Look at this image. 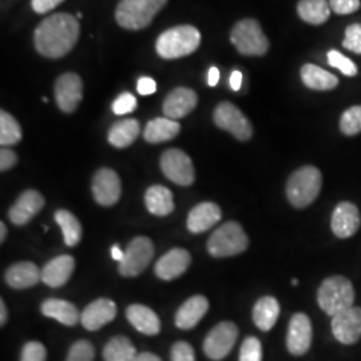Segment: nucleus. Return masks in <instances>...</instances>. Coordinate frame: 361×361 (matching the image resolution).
<instances>
[{
  "label": "nucleus",
  "instance_id": "7",
  "mask_svg": "<svg viewBox=\"0 0 361 361\" xmlns=\"http://www.w3.org/2000/svg\"><path fill=\"white\" fill-rule=\"evenodd\" d=\"M231 42L240 54L262 56L269 50V39L256 19H243L233 27Z\"/></svg>",
  "mask_w": 361,
  "mask_h": 361
},
{
  "label": "nucleus",
  "instance_id": "28",
  "mask_svg": "<svg viewBox=\"0 0 361 361\" xmlns=\"http://www.w3.org/2000/svg\"><path fill=\"white\" fill-rule=\"evenodd\" d=\"M180 123L174 119H170L168 116L155 118L146 125L143 137L149 143L168 142L180 134Z\"/></svg>",
  "mask_w": 361,
  "mask_h": 361
},
{
  "label": "nucleus",
  "instance_id": "21",
  "mask_svg": "<svg viewBox=\"0 0 361 361\" xmlns=\"http://www.w3.org/2000/svg\"><path fill=\"white\" fill-rule=\"evenodd\" d=\"M75 269V259L68 255L52 258L42 269V281L51 288H59L70 280Z\"/></svg>",
  "mask_w": 361,
  "mask_h": 361
},
{
  "label": "nucleus",
  "instance_id": "6",
  "mask_svg": "<svg viewBox=\"0 0 361 361\" xmlns=\"http://www.w3.org/2000/svg\"><path fill=\"white\" fill-rule=\"evenodd\" d=\"M168 0H121L116 11L118 25L138 31L149 26Z\"/></svg>",
  "mask_w": 361,
  "mask_h": 361
},
{
  "label": "nucleus",
  "instance_id": "2",
  "mask_svg": "<svg viewBox=\"0 0 361 361\" xmlns=\"http://www.w3.org/2000/svg\"><path fill=\"white\" fill-rule=\"evenodd\" d=\"M323 186V174L314 166H302L292 173L286 183V197L292 207L304 209L312 205Z\"/></svg>",
  "mask_w": 361,
  "mask_h": 361
},
{
  "label": "nucleus",
  "instance_id": "36",
  "mask_svg": "<svg viewBox=\"0 0 361 361\" xmlns=\"http://www.w3.org/2000/svg\"><path fill=\"white\" fill-rule=\"evenodd\" d=\"M340 131L344 135L353 137L361 133V104L352 106L340 118Z\"/></svg>",
  "mask_w": 361,
  "mask_h": 361
},
{
  "label": "nucleus",
  "instance_id": "11",
  "mask_svg": "<svg viewBox=\"0 0 361 361\" xmlns=\"http://www.w3.org/2000/svg\"><path fill=\"white\" fill-rule=\"evenodd\" d=\"M238 338V328L232 322L219 323L207 334L204 352L212 360H222L232 350Z\"/></svg>",
  "mask_w": 361,
  "mask_h": 361
},
{
  "label": "nucleus",
  "instance_id": "54",
  "mask_svg": "<svg viewBox=\"0 0 361 361\" xmlns=\"http://www.w3.org/2000/svg\"><path fill=\"white\" fill-rule=\"evenodd\" d=\"M292 285H298V281H297L296 279L292 280Z\"/></svg>",
  "mask_w": 361,
  "mask_h": 361
},
{
  "label": "nucleus",
  "instance_id": "33",
  "mask_svg": "<svg viewBox=\"0 0 361 361\" xmlns=\"http://www.w3.org/2000/svg\"><path fill=\"white\" fill-rule=\"evenodd\" d=\"M135 357V347L125 336L113 337L104 349V361H134Z\"/></svg>",
  "mask_w": 361,
  "mask_h": 361
},
{
  "label": "nucleus",
  "instance_id": "39",
  "mask_svg": "<svg viewBox=\"0 0 361 361\" xmlns=\"http://www.w3.org/2000/svg\"><path fill=\"white\" fill-rule=\"evenodd\" d=\"M95 356V349L90 341L80 340L68 350L66 361H92Z\"/></svg>",
  "mask_w": 361,
  "mask_h": 361
},
{
  "label": "nucleus",
  "instance_id": "29",
  "mask_svg": "<svg viewBox=\"0 0 361 361\" xmlns=\"http://www.w3.org/2000/svg\"><path fill=\"white\" fill-rule=\"evenodd\" d=\"M252 316L258 329L268 332L279 320L280 304L274 297H261L253 308Z\"/></svg>",
  "mask_w": 361,
  "mask_h": 361
},
{
  "label": "nucleus",
  "instance_id": "12",
  "mask_svg": "<svg viewBox=\"0 0 361 361\" xmlns=\"http://www.w3.org/2000/svg\"><path fill=\"white\" fill-rule=\"evenodd\" d=\"M83 98V83L75 73H65L55 82V99L63 113H74Z\"/></svg>",
  "mask_w": 361,
  "mask_h": 361
},
{
  "label": "nucleus",
  "instance_id": "22",
  "mask_svg": "<svg viewBox=\"0 0 361 361\" xmlns=\"http://www.w3.org/2000/svg\"><path fill=\"white\" fill-rule=\"evenodd\" d=\"M209 310V301L205 296L197 295L186 300L176 313V325L180 329H192Z\"/></svg>",
  "mask_w": 361,
  "mask_h": 361
},
{
  "label": "nucleus",
  "instance_id": "14",
  "mask_svg": "<svg viewBox=\"0 0 361 361\" xmlns=\"http://www.w3.org/2000/svg\"><path fill=\"white\" fill-rule=\"evenodd\" d=\"M92 195L102 207H113L121 198L122 185L113 169H99L92 178Z\"/></svg>",
  "mask_w": 361,
  "mask_h": 361
},
{
  "label": "nucleus",
  "instance_id": "8",
  "mask_svg": "<svg viewBox=\"0 0 361 361\" xmlns=\"http://www.w3.org/2000/svg\"><path fill=\"white\" fill-rule=\"evenodd\" d=\"M213 119L217 128L231 133L238 141L245 142L253 135V126L250 121L235 104L231 102L219 104L214 110Z\"/></svg>",
  "mask_w": 361,
  "mask_h": 361
},
{
  "label": "nucleus",
  "instance_id": "10",
  "mask_svg": "<svg viewBox=\"0 0 361 361\" xmlns=\"http://www.w3.org/2000/svg\"><path fill=\"white\" fill-rule=\"evenodd\" d=\"M161 169L166 178L180 186H190L195 180L192 158L180 149H169L162 154Z\"/></svg>",
  "mask_w": 361,
  "mask_h": 361
},
{
  "label": "nucleus",
  "instance_id": "40",
  "mask_svg": "<svg viewBox=\"0 0 361 361\" xmlns=\"http://www.w3.org/2000/svg\"><path fill=\"white\" fill-rule=\"evenodd\" d=\"M343 47L349 51L361 55V23H353L347 27Z\"/></svg>",
  "mask_w": 361,
  "mask_h": 361
},
{
  "label": "nucleus",
  "instance_id": "45",
  "mask_svg": "<svg viewBox=\"0 0 361 361\" xmlns=\"http://www.w3.org/2000/svg\"><path fill=\"white\" fill-rule=\"evenodd\" d=\"M18 162V155L13 153V150L3 147L0 150V170L1 171H7L10 169L13 168Z\"/></svg>",
  "mask_w": 361,
  "mask_h": 361
},
{
  "label": "nucleus",
  "instance_id": "38",
  "mask_svg": "<svg viewBox=\"0 0 361 361\" xmlns=\"http://www.w3.org/2000/svg\"><path fill=\"white\" fill-rule=\"evenodd\" d=\"M240 361H262V345L257 337H246L240 349Z\"/></svg>",
  "mask_w": 361,
  "mask_h": 361
},
{
  "label": "nucleus",
  "instance_id": "9",
  "mask_svg": "<svg viewBox=\"0 0 361 361\" xmlns=\"http://www.w3.org/2000/svg\"><path fill=\"white\" fill-rule=\"evenodd\" d=\"M154 256L153 241L147 237H135L130 243L125 257L119 262V273L123 277H135L141 274Z\"/></svg>",
  "mask_w": 361,
  "mask_h": 361
},
{
  "label": "nucleus",
  "instance_id": "48",
  "mask_svg": "<svg viewBox=\"0 0 361 361\" xmlns=\"http://www.w3.org/2000/svg\"><path fill=\"white\" fill-rule=\"evenodd\" d=\"M243 73H240V71H233L232 75L229 78V85H231V87H232L233 91H238L241 89V86H243Z\"/></svg>",
  "mask_w": 361,
  "mask_h": 361
},
{
  "label": "nucleus",
  "instance_id": "20",
  "mask_svg": "<svg viewBox=\"0 0 361 361\" xmlns=\"http://www.w3.org/2000/svg\"><path fill=\"white\" fill-rule=\"evenodd\" d=\"M198 104L195 91L188 87H177L164 101V114L170 119H180L190 114Z\"/></svg>",
  "mask_w": 361,
  "mask_h": 361
},
{
  "label": "nucleus",
  "instance_id": "17",
  "mask_svg": "<svg viewBox=\"0 0 361 361\" xmlns=\"http://www.w3.org/2000/svg\"><path fill=\"white\" fill-rule=\"evenodd\" d=\"M190 261L192 256L188 250L182 247H174L158 259V262L155 264V274L165 281L174 280L188 271V268L190 267Z\"/></svg>",
  "mask_w": 361,
  "mask_h": 361
},
{
  "label": "nucleus",
  "instance_id": "37",
  "mask_svg": "<svg viewBox=\"0 0 361 361\" xmlns=\"http://www.w3.org/2000/svg\"><path fill=\"white\" fill-rule=\"evenodd\" d=\"M328 63L340 70L345 77H355L359 73V68L353 63V61H350L337 50H331L328 52Z\"/></svg>",
  "mask_w": 361,
  "mask_h": 361
},
{
  "label": "nucleus",
  "instance_id": "16",
  "mask_svg": "<svg viewBox=\"0 0 361 361\" xmlns=\"http://www.w3.org/2000/svg\"><path fill=\"white\" fill-rule=\"evenodd\" d=\"M360 225V212L355 204L343 201L336 205L331 219V228L336 237L343 240L349 238L357 233Z\"/></svg>",
  "mask_w": 361,
  "mask_h": 361
},
{
  "label": "nucleus",
  "instance_id": "24",
  "mask_svg": "<svg viewBox=\"0 0 361 361\" xmlns=\"http://www.w3.org/2000/svg\"><path fill=\"white\" fill-rule=\"evenodd\" d=\"M129 323L143 335L154 336L161 331V322L154 310L142 304H133L126 310Z\"/></svg>",
  "mask_w": 361,
  "mask_h": 361
},
{
  "label": "nucleus",
  "instance_id": "35",
  "mask_svg": "<svg viewBox=\"0 0 361 361\" xmlns=\"http://www.w3.org/2000/svg\"><path fill=\"white\" fill-rule=\"evenodd\" d=\"M22 141V129L19 122L7 111H0V143L3 147L13 146Z\"/></svg>",
  "mask_w": 361,
  "mask_h": 361
},
{
  "label": "nucleus",
  "instance_id": "23",
  "mask_svg": "<svg viewBox=\"0 0 361 361\" xmlns=\"http://www.w3.org/2000/svg\"><path fill=\"white\" fill-rule=\"evenodd\" d=\"M222 217L219 205L213 202H202L194 207L188 216V229L192 233H204L214 226Z\"/></svg>",
  "mask_w": 361,
  "mask_h": 361
},
{
  "label": "nucleus",
  "instance_id": "41",
  "mask_svg": "<svg viewBox=\"0 0 361 361\" xmlns=\"http://www.w3.org/2000/svg\"><path fill=\"white\" fill-rule=\"evenodd\" d=\"M137 109V98L130 92H122L113 102V111L116 116L130 114Z\"/></svg>",
  "mask_w": 361,
  "mask_h": 361
},
{
  "label": "nucleus",
  "instance_id": "27",
  "mask_svg": "<svg viewBox=\"0 0 361 361\" xmlns=\"http://www.w3.org/2000/svg\"><path fill=\"white\" fill-rule=\"evenodd\" d=\"M40 310L46 317L55 319L56 322L67 326H74L80 319L77 307L66 300L49 298L42 304Z\"/></svg>",
  "mask_w": 361,
  "mask_h": 361
},
{
  "label": "nucleus",
  "instance_id": "49",
  "mask_svg": "<svg viewBox=\"0 0 361 361\" xmlns=\"http://www.w3.org/2000/svg\"><path fill=\"white\" fill-rule=\"evenodd\" d=\"M219 80V70L217 67H212L209 68V73H207V85L214 87Z\"/></svg>",
  "mask_w": 361,
  "mask_h": 361
},
{
  "label": "nucleus",
  "instance_id": "42",
  "mask_svg": "<svg viewBox=\"0 0 361 361\" xmlns=\"http://www.w3.org/2000/svg\"><path fill=\"white\" fill-rule=\"evenodd\" d=\"M47 350L44 345L38 341H30L22 349L20 361H46Z\"/></svg>",
  "mask_w": 361,
  "mask_h": 361
},
{
  "label": "nucleus",
  "instance_id": "31",
  "mask_svg": "<svg viewBox=\"0 0 361 361\" xmlns=\"http://www.w3.org/2000/svg\"><path fill=\"white\" fill-rule=\"evenodd\" d=\"M145 202L147 210L154 216H169L174 210V201H173V193L168 188L154 185L147 189L145 194Z\"/></svg>",
  "mask_w": 361,
  "mask_h": 361
},
{
  "label": "nucleus",
  "instance_id": "15",
  "mask_svg": "<svg viewBox=\"0 0 361 361\" xmlns=\"http://www.w3.org/2000/svg\"><path fill=\"white\" fill-rule=\"evenodd\" d=\"M313 337V329L310 319L305 313H296L292 316L288 336H286V348L293 356H302L310 348Z\"/></svg>",
  "mask_w": 361,
  "mask_h": 361
},
{
  "label": "nucleus",
  "instance_id": "43",
  "mask_svg": "<svg viewBox=\"0 0 361 361\" xmlns=\"http://www.w3.org/2000/svg\"><path fill=\"white\" fill-rule=\"evenodd\" d=\"M170 357L171 361H195V353L189 343L178 341L173 345Z\"/></svg>",
  "mask_w": 361,
  "mask_h": 361
},
{
  "label": "nucleus",
  "instance_id": "30",
  "mask_svg": "<svg viewBox=\"0 0 361 361\" xmlns=\"http://www.w3.org/2000/svg\"><path fill=\"white\" fill-rule=\"evenodd\" d=\"M140 133L141 125L137 119H121L109 130V142L116 149H125L138 138Z\"/></svg>",
  "mask_w": 361,
  "mask_h": 361
},
{
  "label": "nucleus",
  "instance_id": "4",
  "mask_svg": "<svg viewBox=\"0 0 361 361\" xmlns=\"http://www.w3.org/2000/svg\"><path fill=\"white\" fill-rule=\"evenodd\" d=\"M317 302L323 312L334 317L337 313L353 307V285L344 276L326 277L317 290Z\"/></svg>",
  "mask_w": 361,
  "mask_h": 361
},
{
  "label": "nucleus",
  "instance_id": "52",
  "mask_svg": "<svg viewBox=\"0 0 361 361\" xmlns=\"http://www.w3.org/2000/svg\"><path fill=\"white\" fill-rule=\"evenodd\" d=\"M7 322V308L3 300H0V325H4Z\"/></svg>",
  "mask_w": 361,
  "mask_h": 361
},
{
  "label": "nucleus",
  "instance_id": "51",
  "mask_svg": "<svg viewBox=\"0 0 361 361\" xmlns=\"http://www.w3.org/2000/svg\"><path fill=\"white\" fill-rule=\"evenodd\" d=\"M111 257L113 259H116L118 262H121L123 257H125V252H122L121 249H119V246L114 245L111 247Z\"/></svg>",
  "mask_w": 361,
  "mask_h": 361
},
{
  "label": "nucleus",
  "instance_id": "18",
  "mask_svg": "<svg viewBox=\"0 0 361 361\" xmlns=\"http://www.w3.org/2000/svg\"><path fill=\"white\" fill-rule=\"evenodd\" d=\"M43 207L44 198L42 194L37 190H26L18 197L15 204L10 207L8 219L18 226L26 225L27 222H30L38 214Z\"/></svg>",
  "mask_w": 361,
  "mask_h": 361
},
{
  "label": "nucleus",
  "instance_id": "3",
  "mask_svg": "<svg viewBox=\"0 0 361 361\" xmlns=\"http://www.w3.org/2000/svg\"><path fill=\"white\" fill-rule=\"evenodd\" d=\"M201 44V34L193 26L173 27L162 32L157 42L155 50L164 59H177L193 54Z\"/></svg>",
  "mask_w": 361,
  "mask_h": 361
},
{
  "label": "nucleus",
  "instance_id": "26",
  "mask_svg": "<svg viewBox=\"0 0 361 361\" xmlns=\"http://www.w3.org/2000/svg\"><path fill=\"white\" fill-rule=\"evenodd\" d=\"M300 75L302 83L310 90H334L338 85V78L322 67L312 63L302 66Z\"/></svg>",
  "mask_w": 361,
  "mask_h": 361
},
{
  "label": "nucleus",
  "instance_id": "47",
  "mask_svg": "<svg viewBox=\"0 0 361 361\" xmlns=\"http://www.w3.org/2000/svg\"><path fill=\"white\" fill-rule=\"evenodd\" d=\"M137 90L141 95H152L157 91V83L152 78H140L138 83H137Z\"/></svg>",
  "mask_w": 361,
  "mask_h": 361
},
{
  "label": "nucleus",
  "instance_id": "34",
  "mask_svg": "<svg viewBox=\"0 0 361 361\" xmlns=\"http://www.w3.org/2000/svg\"><path fill=\"white\" fill-rule=\"evenodd\" d=\"M55 221L63 232L66 245L77 246L82 238V225L77 217L71 212L61 209L55 213Z\"/></svg>",
  "mask_w": 361,
  "mask_h": 361
},
{
  "label": "nucleus",
  "instance_id": "32",
  "mask_svg": "<svg viewBox=\"0 0 361 361\" xmlns=\"http://www.w3.org/2000/svg\"><path fill=\"white\" fill-rule=\"evenodd\" d=\"M331 11L326 0H300L297 4L298 16L313 26L324 25L329 19Z\"/></svg>",
  "mask_w": 361,
  "mask_h": 361
},
{
  "label": "nucleus",
  "instance_id": "55",
  "mask_svg": "<svg viewBox=\"0 0 361 361\" xmlns=\"http://www.w3.org/2000/svg\"><path fill=\"white\" fill-rule=\"evenodd\" d=\"M82 16H83V15H82V13H77L78 19H82Z\"/></svg>",
  "mask_w": 361,
  "mask_h": 361
},
{
  "label": "nucleus",
  "instance_id": "19",
  "mask_svg": "<svg viewBox=\"0 0 361 361\" xmlns=\"http://www.w3.org/2000/svg\"><path fill=\"white\" fill-rule=\"evenodd\" d=\"M116 316V305L109 298H98L80 314V323L87 331H98L106 324L113 322Z\"/></svg>",
  "mask_w": 361,
  "mask_h": 361
},
{
  "label": "nucleus",
  "instance_id": "13",
  "mask_svg": "<svg viewBox=\"0 0 361 361\" xmlns=\"http://www.w3.org/2000/svg\"><path fill=\"white\" fill-rule=\"evenodd\" d=\"M332 334L344 345L356 344L361 338V308L350 307L332 317Z\"/></svg>",
  "mask_w": 361,
  "mask_h": 361
},
{
  "label": "nucleus",
  "instance_id": "1",
  "mask_svg": "<svg viewBox=\"0 0 361 361\" xmlns=\"http://www.w3.org/2000/svg\"><path fill=\"white\" fill-rule=\"evenodd\" d=\"M79 32L77 18L65 13H54L37 27L34 35L35 49L43 56L62 58L77 44Z\"/></svg>",
  "mask_w": 361,
  "mask_h": 361
},
{
  "label": "nucleus",
  "instance_id": "25",
  "mask_svg": "<svg viewBox=\"0 0 361 361\" xmlns=\"http://www.w3.org/2000/svg\"><path fill=\"white\" fill-rule=\"evenodd\" d=\"M42 281V269L32 262L23 261L13 264L6 271V283L13 289H26Z\"/></svg>",
  "mask_w": 361,
  "mask_h": 361
},
{
  "label": "nucleus",
  "instance_id": "50",
  "mask_svg": "<svg viewBox=\"0 0 361 361\" xmlns=\"http://www.w3.org/2000/svg\"><path fill=\"white\" fill-rule=\"evenodd\" d=\"M134 361H162L157 355L154 353H150V352H143V353H140V355H137V357H135V360Z\"/></svg>",
  "mask_w": 361,
  "mask_h": 361
},
{
  "label": "nucleus",
  "instance_id": "5",
  "mask_svg": "<svg viewBox=\"0 0 361 361\" xmlns=\"http://www.w3.org/2000/svg\"><path fill=\"white\" fill-rule=\"evenodd\" d=\"M249 246V238L244 228L229 221L216 229L207 240V252L216 258L232 257L244 253Z\"/></svg>",
  "mask_w": 361,
  "mask_h": 361
},
{
  "label": "nucleus",
  "instance_id": "44",
  "mask_svg": "<svg viewBox=\"0 0 361 361\" xmlns=\"http://www.w3.org/2000/svg\"><path fill=\"white\" fill-rule=\"evenodd\" d=\"M331 10L337 15L356 13L360 8V0H329Z\"/></svg>",
  "mask_w": 361,
  "mask_h": 361
},
{
  "label": "nucleus",
  "instance_id": "46",
  "mask_svg": "<svg viewBox=\"0 0 361 361\" xmlns=\"http://www.w3.org/2000/svg\"><path fill=\"white\" fill-rule=\"evenodd\" d=\"M63 0H31L32 10L37 13H46L59 6Z\"/></svg>",
  "mask_w": 361,
  "mask_h": 361
},
{
  "label": "nucleus",
  "instance_id": "53",
  "mask_svg": "<svg viewBox=\"0 0 361 361\" xmlns=\"http://www.w3.org/2000/svg\"><path fill=\"white\" fill-rule=\"evenodd\" d=\"M6 234H7V228H6L4 222H0V243H3V241H4Z\"/></svg>",
  "mask_w": 361,
  "mask_h": 361
}]
</instances>
